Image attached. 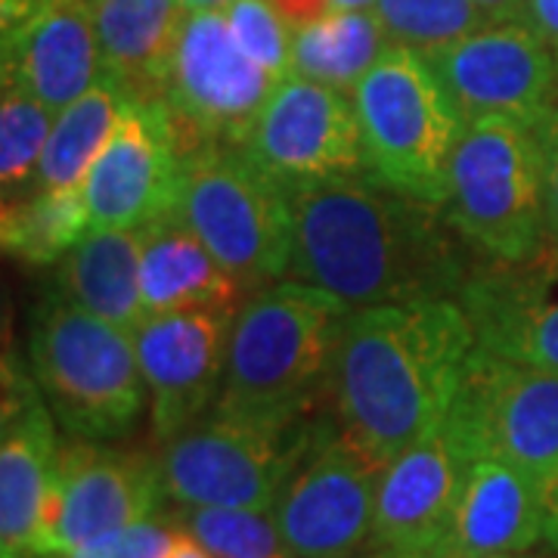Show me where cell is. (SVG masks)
<instances>
[{
  "label": "cell",
  "mask_w": 558,
  "mask_h": 558,
  "mask_svg": "<svg viewBox=\"0 0 558 558\" xmlns=\"http://www.w3.org/2000/svg\"><path fill=\"white\" fill-rule=\"evenodd\" d=\"M233 0H180V7L186 10V13H205V10H227Z\"/></svg>",
  "instance_id": "40"
},
{
  "label": "cell",
  "mask_w": 558,
  "mask_h": 558,
  "mask_svg": "<svg viewBox=\"0 0 558 558\" xmlns=\"http://www.w3.org/2000/svg\"><path fill=\"white\" fill-rule=\"evenodd\" d=\"M360 121L366 174L425 205H447L450 161L465 119L428 60L388 44L351 90Z\"/></svg>",
  "instance_id": "5"
},
{
  "label": "cell",
  "mask_w": 558,
  "mask_h": 558,
  "mask_svg": "<svg viewBox=\"0 0 558 558\" xmlns=\"http://www.w3.org/2000/svg\"><path fill=\"white\" fill-rule=\"evenodd\" d=\"M174 215L205 242L245 295L289 274V190L260 171L240 146H196L180 153Z\"/></svg>",
  "instance_id": "7"
},
{
  "label": "cell",
  "mask_w": 558,
  "mask_h": 558,
  "mask_svg": "<svg viewBox=\"0 0 558 558\" xmlns=\"http://www.w3.org/2000/svg\"><path fill=\"white\" fill-rule=\"evenodd\" d=\"M279 81L242 50L220 10L186 13L161 84L180 153L245 146Z\"/></svg>",
  "instance_id": "8"
},
{
  "label": "cell",
  "mask_w": 558,
  "mask_h": 558,
  "mask_svg": "<svg viewBox=\"0 0 558 558\" xmlns=\"http://www.w3.org/2000/svg\"><path fill=\"white\" fill-rule=\"evenodd\" d=\"M472 459L475 453L450 418L391 459L381 472L369 549H388L400 558H422L438 549Z\"/></svg>",
  "instance_id": "17"
},
{
  "label": "cell",
  "mask_w": 558,
  "mask_h": 558,
  "mask_svg": "<svg viewBox=\"0 0 558 558\" xmlns=\"http://www.w3.org/2000/svg\"><path fill=\"white\" fill-rule=\"evenodd\" d=\"M373 13L391 44L413 47L418 53L447 47L490 25L472 0H376Z\"/></svg>",
  "instance_id": "30"
},
{
  "label": "cell",
  "mask_w": 558,
  "mask_h": 558,
  "mask_svg": "<svg viewBox=\"0 0 558 558\" xmlns=\"http://www.w3.org/2000/svg\"><path fill=\"white\" fill-rule=\"evenodd\" d=\"M543 543V484L512 462L475 457L438 549L459 556H524Z\"/></svg>",
  "instance_id": "21"
},
{
  "label": "cell",
  "mask_w": 558,
  "mask_h": 558,
  "mask_svg": "<svg viewBox=\"0 0 558 558\" xmlns=\"http://www.w3.org/2000/svg\"><path fill=\"white\" fill-rule=\"evenodd\" d=\"M131 100H134L131 90H124L116 78L102 75L87 94H81L78 100L57 112L53 134L47 140V149L40 159L35 190L84 186L90 165L116 134Z\"/></svg>",
  "instance_id": "25"
},
{
  "label": "cell",
  "mask_w": 558,
  "mask_h": 558,
  "mask_svg": "<svg viewBox=\"0 0 558 558\" xmlns=\"http://www.w3.org/2000/svg\"><path fill=\"white\" fill-rule=\"evenodd\" d=\"M292 425L211 410L159 457L165 497L183 509H274L304 444Z\"/></svg>",
  "instance_id": "9"
},
{
  "label": "cell",
  "mask_w": 558,
  "mask_h": 558,
  "mask_svg": "<svg viewBox=\"0 0 558 558\" xmlns=\"http://www.w3.org/2000/svg\"><path fill=\"white\" fill-rule=\"evenodd\" d=\"M391 44L373 10H339L295 28L292 62L295 75L351 94Z\"/></svg>",
  "instance_id": "26"
},
{
  "label": "cell",
  "mask_w": 558,
  "mask_h": 558,
  "mask_svg": "<svg viewBox=\"0 0 558 558\" xmlns=\"http://www.w3.org/2000/svg\"><path fill=\"white\" fill-rule=\"evenodd\" d=\"M161 497L159 462L102 447L100 440H72L60 447L35 558L60 556L149 521Z\"/></svg>",
  "instance_id": "13"
},
{
  "label": "cell",
  "mask_w": 558,
  "mask_h": 558,
  "mask_svg": "<svg viewBox=\"0 0 558 558\" xmlns=\"http://www.w3.org/2000/svg\"><path fill=\"white\" fill-rule=\"evenodd\" d=\"M490 22H524L527 0H472Z\"/></svg>",
  "instance_id": "37"
},
{
  "label": "cell",
  "mask_w": 558,
  "mask_h": 558,
  "mask_svg": "<svg viewBox=\"0 0 558 558\" xmlns=\"http://www.w3.org/2000/svg\"><path fill=\"white\" fill-rule=\"evenodd\" d=\"M543 543L558 556V472L543 484Z\"/></svg>",
  "instance_id": "36"
},
{
  "label": "cell",
  "mask_w": 558,
  "mask_h": 558,
  "mask_svg": "<svg viewBox=\"0 0 558 558\" xmlns=\"http://www.w3.org/2000/svg\"><path fill=\"white\" fill-rule=\"evenodd\" d=\"M336 10H376V0H332Z\"/></svg>",
  "instance_id": "41"
},
{
  "label": "cell",
  "mask_w": 558,
  "mask_h": 558,
  "mask_svg": "<svg viewBox=\"0 0 558 558\" xmlns=\"http://www.w3.org/2000/svg\"><path fill=\"white\" fill-rule=\"evenodd\" d=\"M236 311H171L137 326L140 369L149 388L153 435L168 444L220 398Z\"/></svg>",
  "instance_id": "16"
},
{
  "label": "cell",
  "mask_w": 558,
  "mask_h": 558,
  "mask_svg": "<svg viewBox=\"0 0 558 558\" xmlns=\"http://www.w3.org/2000/svg\"><path fill=\"white\" fill-rule=\"evenodd\" d=\"M165 558H215L205 546H202L199 539H193L190 534H183L178 527V539H174V546H171V553Z\"/></svg>",
  "instance_id": "39"
},
{
  "label": "cell",
  "mask_w": 558,
  "mask_h": 558,
  "mask_svg": "<svg viewBox=\"0 0 558 558\" xmlns=\"http://www.w3.org/2000/svg\"><path fill=\"white\" fill-rule=\"evenodd\" d=\"M447 223L481 255L515 264L546 242L543 124L519 119L465 121L450 161Z\"/></svg>",
  "instance_id": "6"
},
{
  "label": "cell",
  "mask_w": 558,
  "mask_h": 558,
  "mask_svg": "<svg viewBox=\"0 0 558 558\" xmlns=\"http://www.w3.org/2000/svg\"><path fill=\"white\" fill-rule=\"evenodd\" d=\"M546 143V245L558 248V109L543 121Z\"/></svg>",
  "instance_id": "33"
},
{
  "label": "cell",
  "mask_w": 558,
  "mask_h": 558,
  "mask_svg": "<svg viewBox=\"0 0 558 558\" xmlns=\"http://www.w3.org/2000/svg\"><path fill=\"white\" fill-rule=\"evenodd\" d=\"M524 22L556 50L558 57V0H527Z\"/></svg>",
  "instance_id": "35"
},
{
  "label": "cell",
  "mask_w": 558,
  "mask_h": 558,
  "mask_svg": "<svg viewBox=\"0 0 558 558\" xmlns=\"http://www.w3.org/2000/svg\"><path fill=\"white\" fill-rule=\"evenodd\" d=\"M174 539H178L174 524H161V521L149 519L50 558H165L171 553Z\"/></svg>",
  "instance_id": "32"
},
{
  "label": "cell",
  "mask_w": 558,
  "mask_h": 558,
  "mask_svg": "<svg viewBox=\"0 0 558 558\" xmlns=\"http://www.w3.org/2000/svg\"><path fill=\"white\" fill-rule=\"evenodd\" d=\"M57 418L40 398L32 369L3 363L0 416V556L35 558L44 506L53 487L60 438Z\"/></svg>",
  "instance_id": "18"
},
{
  "label": "cell",
  "mask_w": 558,
  "mask_h": 558,
  "mask_svg": "<svg viewBox=\"0 0 558 558\" xmlns=\"http://www.w3.org/2000/svg\"><path fill=\"white\" fill-rule=\"evenodd\" d=\"M270 3L277 7L279 16L292 25V32L311 25V22L323 20V16H329V13H339V10L332 7V0H270Z\"/></svg>",
  "instance_id": "34"
},
{
  "label": "cell",
  "mask_w": 558,
  "mask_h": 558,
  "mask_svg": "<svg viewBox=\"0 0 558 558\" xmlns=\"http://www.w3.org/2000/svg\"><path fill=\"white\" fill-rule=\"evenodd\" d=\"M385 465L344 432L301 450L274 502L282 539L295 558H354L373 543Z\"/></svg>",
  "instance_id": "11"
},
{
  "label": "cell",
  "mask_w": 558,
  "mask_h": 558,
  "mask_svg": "<svg viewBox=\"0 0 558 558\" xmlns=\"http://www.w3.org/2000/svg\"><path fill=\"white\" fill-rule=\"evenodd\" d=\"M227 25L242 50L267 69L277 81L295 75L292 62V25L279 16V10L270 0H233L227 10Z\"/></svg>",
  "instance_id": "31"
},
{
  "label": "cell",
  "mask_w": 558,
  "mask_h": 558,
  "mask_svg": "<svg viewBox=\"0 0 558 558\" xmlns=\"http://www.w3.org/2000/svg\"><path fill=\"white\" fill-rule=\"evenodd\" d=\"M40 3H47V0H0V10H3V32L7 28H16L20 22H25L35 10H38Z\"/></svg>",
  "instance_id": "38"
},
{
  "label": "cell",
  "mask_w": 558,
  "mask_h": 558,
  "mask_svg": "<svg viewBox=\"0 0 558 558\" xmlns=\"http://www.w3.org/2000/svg\"><path fill=\"white\" fill-rule=\"evenodd\" d=\"M28 363L57 425L75 440L124 438L149 410L134 332L57 289L35 311Z\"/></svg>",
  "instance_id": "4"
},
{
  "label": "cell",
  "mask_w": 558,
  "mask_h": 558,
  "mask_svg": "<svg viewBox=\"0 0 558 558\" xmlns=\"http://www.w3.org/2000/svg\"><path fill=\"white\" fill-rule=\"evenodd\" d=\"M143 230H90L62 258L57 292L137 332L143 323Z\"/></svg>",
  "instance_id": "24"
},
{
  "label": "cell",
  "mask_w": 558,
  "mask_h": 558,
  "mask_svg": "<svg viewBox=\"0 0 558 558\" xmlns=\"http://www.w3.org/2000/svg\"><path fill=\"white\" fill-rule=\"evenodd\" d=\"M140 279L146 317L171 311H240L245 301L240 282L174 211L143 227Z\"/></svg>",
  "instance_id": "22"
},
{
  "label": "cell",
  "mask_w": 558,
  "mask_h": 558,
  "mask_svg": "<svg viewBox=\"0 0 558 558\" xmlns=\"http://www.w3.org/2000/svg\"><path fill=\"white\" fill-rule=\"evenodd\" d=\"M90 233L84 186L28 190L3 202L0 242L3 252L25 264H57Z\"/></svg>",
  "instance_id": "27"
},
{
  "label": "cell",
  "mask_w": 558,
  "mask_h": 558,
  "mask_svg": "<svg viewBox=\"0 0 558 558\" xmlns=\"http://www.w3.org/2000/svg\"><path fill=\"white\" fill-rule=\"evenodd\" d=\"M457 299L481 351L558 369V248L543 242L534 258L490 260L465 279Z\"/></svg>",
  "instance_id": "19"
},
{
  "label": "cell",
  "mask_w": 558,
  "mask_h": 558,
  "mask_svg": "<svg viewBox=\"0 0 558 558\" xmlns=\"http://www.w3.org/2000/svg\"><path fill=\"white\" fill-rule=\"evenodd\" d=\"M422 558H481V556H459V553H450V549H432L428 556ZM490 558H521V556H490Z\"/></svg>",
  "instance_id": "42"
},
{
  "label": "cell",
  "mask_w": 558,
  "mask_h": 558,
  "mask_svg": "<svg viewBox=\"0 0 558 558\" xmlns=\"http://www.w3.org/2000/svg\"><path fill=\"white\" fill-rule=\"evenodd\" d=\"M102 75L116 78L134 97H161L186 10L180 0H87Z\"/></svg>",
  "instance_id": "23"
},
{
  "label": "cell",
  "mask_w": 558,
  "mask_h": 558,
  "mask_svg": "<svg viewBox=\"0 0 558 558\" xmlns=\"http://www.w3.org/2000/svg\"><path fill=\"white\" fill-rule=\"evenodd\" d=\"M465 121L543 124L558 109V57L527 22H490L422 53Z\"/></svg>",
  "instance_id": "12"
},
{
  "label": "cell",
  "mask_w": 558,
  "mask_h": 558,
  "mask_svg": "<svg viewBox=\"0 0 558 558\" xmlns=\"http://www.w3.org/2000/svg\"><path fill=\"white\" fill-rule=\"evenodd\" d=\"M57 112L25 94L20 84L3 81L0 97V183L3 202L35 190L47 140L53 134Z\"/></svg>",
  "instance_id": "28"
},
{
  "label": "cell",
  "mask_w": 558,
  "mask_h": 558,
  "mask_svg": "<svg viewBox=\"0 0 558 558\" xmlns=\"http://www.w3.org/2000/svg\"><path fill=\"white\" fill-rule=\"evenodd\" d=\"M102 78L100 40L87 0H47L3 32V81L62 112Z\"/></svg>",
  "instance_id": "20"
},
{
  "label": "cell",
  "mask_w": 558,
  "mask_h": 558,
  "mask_svg": "<svg viewBox=\"0 0 558 558\" xmlns=\"http://www.w3.org/2000/svg\"><path fill=\"white\" fill-rule=\"evenodd\" d=\"M289 277L336 295L348 311L418 299H457L459 245L438 205L395 193L369 174L292 186Z\"/></svg>",
  "instance_id": "1"
},
{
  "label": "cell",
  "mask_w": 558,
  "mask_h": 558,
  "mask_svg": "<svg viewBox=\"0 0 558 558\" xmlns=\"http://www.w3.org/2000/svg\"><path fill=\"white\" fill-rule=\"evenodd\" d=\"M180 140L161 97H134L84 180L90 230H143L174 211Z\"/></svg>",
  "instance_id": "15"
},
{
  "label": "cell",
  "mask_w": 558,
  "mask_h": 558,
  "mask_svg": "<svg viewBox=\"0 0 558 558\" xmlns=\"http://www.w3.org/2000/svg\"><path fill=\"white\" fill-rule=\"evenodd\" d=\"M242 149L286 190L366 174L351 94L301 75L279 81Z\"/></svg>",
  "instance_id": "14"
},
{
  "label": "cell",
  "mask_w": 558,
  "mask_h": 558,
  "mask_svg": "<svg viewBox=\"0 0 558 558\" xmlns=\"http://www.w3.org/2000/svg\"><path fill=\"white\" fill-rule=\"evenodd\" d=\"M354 558H400V556L388 553V549H369V553H360V556H354Z\"/></svg>",
  "instance_id": "43"
},
{
  "label": "cell",
  "mask_w": 558,
  "mask_h": 558,
  "mask_svg": "<svg viewBox=\"0 0 558 558\" xmlns=\"http://www.w3.org/2000/svg\"><path fill=\"white\" fill-rule=\"evenodd\" d=\"M344 314L336 295L301 279L274 282L242 301L211 410L292 425L314 385L329 376Z\"/></svg>",
  "instance_id": "3"
},
{
  "label": "cell",
  "mask_w": 558,
  "mask_h": 558,
  "mask_svg": "<svg viewBox=\"0 0 558 558\" xmlns=\"http://www.w3.org/2000/svg\"><path fill=\"white\" fill-rule=\"evenodd\" d=\"M174 527L215 558H295L282 539L274 509H183Z\"/></svg>",
  "instance_id": "29"
},
{
  "label": "cell",
  "mask_w": 558,
  "mask_h": 558,
  "mask_svg": "<svg viewBox=\"0 0 558 558\" xmlns=\"http://www.w3.org/2000/svg\"><path fill=\"white\" fill-rule=\"evenodd\" d=\"M475 348L459 299L348 311L329 363L339 428L388 465L447 418Z\"/></svg>",
  "instance_id": "2"
},
{
  "label": "cell",
  "mask_w": 558,
  "mask_h": 558,
  "mask_svg": "<svg viewBox=\"0 0 558 558\" xmlns=\"http://www.w3.org/2000/svg\"><path fill=\"white\" fill-rule=\"evenodd\" d=\"M447 418L475 457H497L546 484L558 472V369L475 348Z\"/></svg>",
  "instance_id": "10"
}]
</instances>
